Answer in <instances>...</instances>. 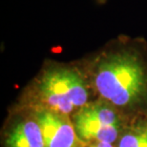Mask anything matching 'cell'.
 <instances>
[{
    "label": "cell",
    "mask_w": 147,
    "mask_h": 147,
    "mask_svg": "<svg viewBox=\"0 0 147 147\" xmlns=\"http://www.w3.org/2000/svg\"><path fill=\"white\" fill-rule=\"evenodd\" d=\"M3 147H45L41 128L31 108L22 106L3 132Z\"/></svg>",
    "instance_id": "5b68a950"
},
{
    "label": "cell",
    "mask_w": 147,
    "mask_h": 147,
    "mask_svg": "<svg viewBox=\"0 0 147 147\" xmlns=\"http://www.w3.org/2000/svg\"><path fill=\"white\" fill-rule=\"evenodd\" d=\"M94 95L81 61L46 60L26 87L24 106L41 107L72 117Z\"/></svg>",
    "instance_id": "7a4b0ae2"
},
{
    "label": "cell",
    "mask_w": 147,
    "mask_h": 147,
    "mask_svg": "<svg viewBox=\"0 0 147 147\" xmlns=\"http://www.w3.org/2000/svg\"><path fill=\"white\" fill-rule=\"evenodd\" d=\"M128 119L100 99L88 102L72 117L81 143L101 142L117 144Z\"/></svg>",
    "instance_id": "3957f363"
},
{
    "label": "cell",
    "mask_w": 147,
    "mask_h": 147,
    "mask_svg": "<svg viewBox=\"0 0 147 147\" xmlns=\"http://www.w3.org/2000/svg\"><path fill=\"white\" fill-rule=\"evenodd\" d=\"M94 95L131 119L147 113V44L120 36L81 59Z\"/></svg>",
    "instance_id": "6da1fadb"
},
{
    "label": "cell",
    "mask_w": 147,
    "mask_h": 147,
    "mask_svg": "<svg viewBox=\"0 0 147 147\" xmlns=\"http://www.w3.org/2000/svg\"><path fill=\"white\" fill-rule=\"evenodd\" d=\"M24 106V105H23ZM29 107V106H27ZM41 128L45 147H79L72 117L41 107H29Z\"/></svg>",
    "instance_id": "277c9868"
},
{
    "label": "cell",
    "mask_w": 147,
    "mask_h": 147,
    "mask_svg": "<svg viewBox=\"0 0 147 147\" xmlns=\"http://www.w3.org/2000/svg\"><path fill=\"white\" fill-rule=\"evenodd\" d=\"M81 145H82V144H81ZM79 147H80V146H79Z\"/></svg>",
    "instance_id": "ba28073f"
},
{
    "label": "cell",
    "mask_w": 147,
    "mask_h": 147,
    "mask_svg": "<svg viewBox=\"0 0 147 147\" xmlns=\"http://www.w3.org/2000/svg\"><path fill=\"white\" fill-rule=\"evenodd\" d=\"M80 147H116L115 144L108 142H94L90 143H82Z\"/></svg>",
    "instance_id": "52a82bcc"
},
{
    "label": "cell",
    "mask_w": 147,
    "mask_h": 147,
    "mask_svg": "<svg viewBox=\"0 0 147 147\" xmlns=\"http://www.w3.org/2000/svg\"><path fill=\"white\" fill-rule=\"evenodd\" d=\"M116 147H147V113L128 119Z\"/></svg>",
    "instance_id": "8992f818"
}]
</instances>
